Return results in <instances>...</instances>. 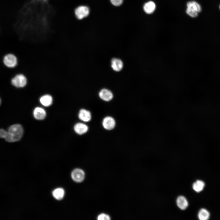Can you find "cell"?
Instances as JSON below:
<instances>
[{"label":"cell","mask_w":220,"mask_h":220,"mask_svg":"<svg viewBox=\"0 0 220 220\" xmlns=\"http://www.w3.org/2000/svg\"><path fill=\"white\" fill-rule=\"evenodd\" d=\"M116 123L114 119L112 117L107 116L105 117L102 122L103 127L106 130H111L115 127Z\"/></svg>","instance_id":"cell-7"},{"label":"cell","mask_w":220,"mask_h":220,"mask_svg":"<svg viewBox=\"0 0 220 220\" xmlns=\"http://www.w3.org/2000/svg\"><path fill=\"white\" fill-rule=\"evenodd\" d=\"M11 83L13 86L16 87H23L26 85L27 80L24 75L18 74L12 79Z\"/></svg>","instance_id":"cell-3"},{"label":"cell","mask_w":220,"mask_h":220,"mask_svg":"<svg viewBox=\"0 0 220 220\" xmlns=\"http://www.w3.org/2000/svg\"><path fill=\"white\" fill-rule=\"evenodd\" d=\"M100 98L105 101H108L111 100L113 97L112 93L106 89H102L99 94Z\"/></svg>","instance_id":"cell-8"},{"label":"cell","mask_w":220,"mask_h":220,"mask_svg":"<svg viewBox=\"0 0 220 220\" xmlns=\"http://www.w3.org/2000/svg\"><path fill=\"white\" fill-rule=\"evenodd\" d=\"M75 132L78 134L81 135L86 133L88 130V127L86 124L82 123H77L74 127Z\"/></svg>","instance_id":"cell-11"},{"label":"cell","mask_w":220,"mask_h":220,"mask_svg":"<svg viewBox=\"0 0 220 220\" xmlns=\"http://www.w3.org/2000/svg\"><path fill=\"white\" fill-rule=\"evenodd\" d=\"M186 13L192 17H195L198 16V13L201 10L200 5L194 1L188 2L187 4Z\"/></svg>","instance_id":"cell-2"},{"label":"cell","mask_w":220,"mask_h":220,"mask_svg":"<svg viewBox=\"0 0 220 220\" xmlns=\"http://www.w3.org/2000/svg\"><path fill=\"white\" fill-rule=\"evenodd\" d=\"M178 207L181 210H185L188 206V202L186 198L183 196H178L176 200Z\"/></svg>","instance_id":"cell-9"},{"label":"cell","mask_w":220,"mask_h":220,"mask_svg":"<svg viewBox=\"0 0 220 220\" xmlns=\"http://www.w3.org/2000/svg\"><path fill=\"white\" fill-rule=\"evenodd\" d=\"M90 12L89 8L86 6H81L78 7L75 10V14L76 17L81 20L87 16Z\"/></svg>","instance_id":"cell-4"},{"label":"cell","mask_w":220,"mask_h":220,"mask_svg":"<svg viewBox=\"0 0 220 220\" xmlns=\"http://www.w3.org/2000/svg\"><path fill=\"white\" fill-rule=\"evenodd\" d=\"M7 134V131L3 129L0 130V137L1 138L5 139Z\"/></svg>","instance_id":"cell-21"},{"label":"cell","mask_w":220,"mask_h":220,"mask_svg":"<svg viewBox=\"0 0 220 220\" xmlns=\"http://www.w3.org/2000/svg\"><path fill=\"white\" fill-rule=\"evenodd\" d=\"M53 197L57 200H61L64 197V191L61 188H58L54 190L52 193Z\"/></svg>","instance_id":"cell-18"},{"label":"cell","mask_w":220,"mask_h":220,"mask_svg":"<svg viewBox=\"0 0 220 220\" xmlns=\"http://www.w3.org/2000/svg\"><path fill=\"white\" fill-rule=\"evenodd\" d=\"M112 5L116 6L121 5L123 2V0H110Z\"/></svg>","instance_id":"cell-20"},{"label":"cell","mask_w":220,"mask_h":220,"mask_svg":"<svg viewBox=\"0 0 220 220\" xmlns=\"http://www.w3.org/2000/svg\"><path fill=\"white\" fill-rule=\"evenodd\" d=\"M210 217L209 212L205 208H201L199 211L198 217L200 220H207Z\"/></svg>","instance_id":"cell-16"},{"label":"cell","mask_w":220,"mask_h":220,"mask_svg":"<svg viewBox=\"0 0 220 220\" xmlns=\"http://www.w3.org/2000/svg\"><path fill=\"white\" fill-rule=\"evenodd\" d=\"M5 65L9 68L15 67L17 64L16 57L14 55L9 54L6 55L3 59Z\"/></svg>","instance_id":"cell-5"},{"label":"cell","mask_w":220,"mask_h":220,"mask_svg":"<svg viewBox=\"0 0 220 220\" xmlns=\"http://www.w3.org/2000/svg\"><path fill=\"white\" fill-rule=\"evenodd\" d=\"M85 176L84 171L81 169L76 168L74 169L71 173L72 179L77 182H80L84 179Z\"/></svg>","instance_id":"cell-6"},{"label":"cell","mask_w":220,"mask_h":220,"mask_svg":"<svg viewBox=\"0 0 220 220\" xmlns=\"http://www.w3.org/2000/svg\"><path fill=\"white\" fill-rule=\"evenodd\" d=\"M111 67L116 72H119L122 69L123 64L122 61L118 58H113L111 61Z\"/></svg>","instance_id":"cell-13"},{"label":"cell","mask_w":220,"mask_h":220,"mask_svg":"<svg viewBox=\"0 0 220 220\" xmlns=\"http://www.w3.org/2000/svg\"><path fill=\"white\" fill-rule=\"evenodd\" d=\"M78 116L79 119L85 122H88L91 119V113L89 111L82 109L79 111Z\"/></svg>","instance_id":"cell-10"},{"label":"cell","mask_w":220,"mask_h":220,"mask_svg":"<svg viewBox=\"0 0 220 220\" xmlns=\"http://www.w3.org/2000/svg\"><path fill=\"white\" fill-rule=\"evenodd\" d=\"M205 185V183L203 181L197 180L193 183V188L196 192L199 193L203 190Z\"/></svg>","instance_id":"cell-17"},{"label":"cell","mask_w":220,"mask_h":220,"mask_svg":"<svg viewBox=\"0 0 220 220\" xmlns=\"http://www.w3.org/2000/svg\"><path fill=\"white\" fill-rule=\"evenodd\" d=\"M7 134L5 140L12 142L18 141L21 138L23 133V127L20 124H15L11 126L8 128Z\"/></svg>","instance_id":"cell-1"},{"label":"cell","mask_w":220,"mask_h":220,"mask_svg":"<svg viewBox=\"0 0 220 220\" xmlns=\"http://www.w3.org/2000/svg\"><path fill=\"white\" fill-rule=\"evenodd\" d=\"M41 104L44 106L48 107L52 103L53 98L51 96L46 94L41 97L40 99Z\"/></svg>","instance_id":"cell-15"},{"label":"cell","mask_w":220,"mask_h":220,"mask_svg":"<svg viewBox=\"0 0 220 220\" xmlns=\"http://www.w3.org/2000/svg\"><path fill=\"white\" fill-rule=\"evenodd\" d=\"M156 8V5L152 1H149L145 3L143 6V9L145 12L148 14H150L153 13Z\"/></svg>","instance_id":"cell-14"},{"label":"cell","mask_w":220,"mask_h":220,"mask_svg":"<svg viewBox=\"0 0 220 220\" xmlns=\"http://www.w3.org/2000/svg\"><path fill=\"white\" fill-rule=\"evenodd\" d=\"M219 8H220V6H219Z\"/></svg>","instance_id":"cell-22"},{"label":"cell","mask_w":220,"mask_h":220,"mask_svg":"<svg viewBox=\"0 0 220 220\" xmlns=\"http://www.w3.org/2000/svg\"><path fill=\"white\" fill-rule=\"evenodd\" d=\"M33 115L35 119L38 120L44 119L46 115L45 111L42 108L39 107L36 108L33 112Z\"/></svg>","instance_id":"cell-12"},{"label":"cell","mask_w":220,"mask_h":220,"mask_svg":"<svg viewBox=\"0 0 220 220\" xmlns=\"http://www.w3.org/2000/svg\"><path fill=\"white\" fill-rule=\"evenodd\" d=\"M97 219L98 220H109L110 219V217L107 214L102 213L98 216Z\"/></svg>","instance_id":"cell-19"}]
</instances>
